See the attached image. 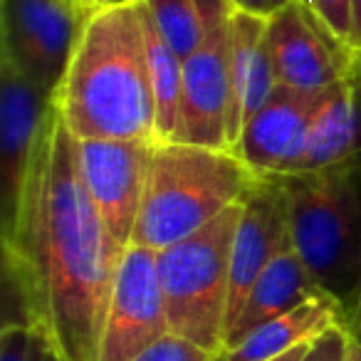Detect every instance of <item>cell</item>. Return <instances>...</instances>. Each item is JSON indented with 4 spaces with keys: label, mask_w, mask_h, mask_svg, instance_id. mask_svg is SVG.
I'll return each mask as SVG.
<instances>
[{
    "label": "cell",
    "mask_w": 361,
    "mask_h": 361,
    "mask_svg": "<svg viewBox=\"0 0 361 361\" xmlns=\"http://www.w3.org/2000/svg\"><path fill=\"white\" fill-rule=\"evenodd\" d=\"M235 11H243V13H250V16H257V18H272L275 13L285 11L287 6L297 3V0H231Z\"/></svg>",
    "instance_id": "cb8c5ba5"
},
{
    "label": "cell",
    "mask_w": 361,
    "mask_h": 361,
    "mask_svg": "<svg viewBox=\"0 0 361 361\" xmlns=\"http://www.w3.org/2000/svg\"><path fill=\"white\" fill-rule=\"evenodd\" d=\"M351 346V331L346 324H334L312 341L305 361H346Z\"/></svg>",
    "instance_id": "603a6c76"
},
{
    "label": "cell",
    "mask_w": 361,
    "mask_h": 361,
    "mask_svg": "<svg viewBox=\"0 0 361 361\" xmlns=\"http://www.w3.org/2000/svg\"><path fill=\"white\" fill-rule=\"evenodd\" d=\"M94 3V8H99V6H106V0H92Z\"/></svg>",
    "instance_id": "1f68e13d"
},
{
    "label": "cell",
    "mask_w": 361,
    "mask_h": 361,
    "mask_svg": "<svg viewBox=\"0 0 361 361\" xmlns=\"http://www.w3.org/2000/svg\"><path fill=\"white\" fill-rule=\"evenodd\" d=\"M126 247L111 238L77 166L75 136L57 116L42 144L16 233L3 240L20 322L65 361H99L106 305Z\"/></svg>",
    "instance_id": "6da1fadb"
},
{
    "label": "cell",
    "mask_w": 361,
    "mask_h": 361,
    "mask_svg": "<svg viewBox=\"0 0 361 361\" xmlns=\"http://www.w3.org/2000/svg\"><path fill=\"white\" fill-rule=\"evenodd\" d=\"M314 297H322V290L310 277V272H307L305 262L297 255L295 247H285L265 267V272L257 277L252 290L247 292L235 322L228 326L226 336H223V351L233 349L238 341L252 334L257 326L267 324V322L277 319L282 314H290L292 310L314 300Z\"/></svg>",
    "instance_id": "9a60e30c"
},
{
    "label": "cell",
    "mask_w": 361,
    "mask_h": 361,
    "mask_svg": "<svg viewBox=\"0 0 361 361\" xmlns=\"http://www.w3.org/2000/svg\"><path fill=\"white\" fill-rule=\"evenodd\" d=\"M42 361H65L60 354H57V349L52 344H47V349H45V356H42Z\"/></svg>",
    "instance_id": "f1b7e54d"
},
{
    "label": "cell",
    "mask_w": 361,
    "mask_h": 361,
    "mask_svg": "<svg viewBox=\"0 0 361 361\" xmlns=\"http://www.w3.org/2000/svg\"><path fill=\"white\" fill-rule=\"evenodd\" d=\"M57 121L52 97L0 62V201L3 240L16 233L42 144Z\"/></svg>",
    "instance_id": "52a82bcc"
},
{
    "label": "cell",
    "mask_w": 361,
    "mask_h": 361,
    "mask_svg": "<svg viewBox=\"0 0 361 361\" xmlns=\"http://www.w3.org/2000/svg\"><path fill=\"white\" fill-rule=\"evenodd\" d=\"M346 361H361V344L351 336V346H349V356H346Z\"/></svg>",
    "instance_id": "83f0119b"
},
{
    "label": "cell",
    "mask_w": 361,
    "mask_h": 361,
    "mask_svg": "<svg viewBox=\"0 0 361 361\" xmlns=\"http://www.w3.org/2000/svg\"><path fill=\"white\" fill-rule=\"evenodd\" d=\"M297 3H302V6H307V8H312V3H314V0H297Z\"/></svg>",
    "instance_id": "4dcf8cb0"
},
{
    "label": "cell",
    "mask_w": 361,
    "mask_h": 361,
    "mask_svg": "<svg viewBox=\"0 0 361 361\" xmlns=\"http://www.w3.org/2000/svg\"><path fill=\"white\" fill-rule=\"evenodd\" d=\"M141 23H144L151 90L156 102V131H159V141H171L176 134V119H178L183 60L164 40L144 0H141Z\"/></svg>",
    "instance_id": "d6986e66"
},
{
    "label": "cell",
    "mask_w": 361,
    "mask_h": 361,
    "mask_svg": "<svg viewBox=\"0 0 361 361\" xmlns=\"http://www.w3.org/2000/svg\"><path fill=\"white\" fill-rule=\"evenodd\" d=\"M90 13L80 0H0V62L57 99Z\"/></svg>",
    "instance_id": "8992f818"
},
{
    "label": "cell",
    "mask_w": 361,
    "mask_h": 361,
    "mask_svg": "<svg viewBox=\"0 0 361 361\" xmlns=\"http://www.w3.org/2000/svg\"><path fill=\"white\" fill-rule=\"evenodd\" d=\"M329 92L331 87L292 90L277 85L270 99L243 126L233 151L250 166L255 176L297 173L312 121L324 106Z\"/></svg>",
    "instance_id": "7c38bea8"
},
{
    "label": "cell",
    "mask_w": 361,
    "mask_h": 361,
    "mask_svg": "<svg viewBox=\"0 0 361 361\" xmlns=\"http://www.w3.org/2000/svg\"><path fill=\"white\" fill-rule=\"evenodd\" d=\"M109 3L111 6H119V3H134V0H106V6H109Z\"/></svg>",
    "instance_id": "f546056e"
},
{
    "label": "cell",
    "mask_w": 361,
    "mask_h": 361,
    "mask_svg": "<svg viewBox=\"0 0 361 361\" xmlns=\"http://www.w3.org/2000/svg\"><path fill=\"white\" fill-rule=\"evenodd\" d=\"M359 65H361V52H359Z\"/></svg>",
    "instance_id": "836d02e7"
},
{
    "label": "cell",
    "mask_w": 361,
    "mask_h": 361,
    "mask_svg": "<svg viewBox=\"0 0 361 361\" xmlns=\"http://www.w3.org/2000/svg\"><path fill=\"white\" fill-rule=\"evenodd\" d=\"M277 178L287 196L292 247L349 322L361 300V154Z\"/></svg>",
    "instance_id": "3957f363"
},
{
    "label": "cell",
    "mask_w": 361,
    "mask_h": 361,
    "mask_svg": "<svg viewBox=\"0 0 361 361\" xmlns=\"http://www.w3.org/2000/svg\"><path fill=\"white\" fill-rule=\"evenodd\" d=\"M310 346H312V341H305V344L295 346V349L285 351V354H280V356H272V359H267V361H305Z\"/></svg>",
    "instance_id": "484cf974"
},
{
    "label": "cell",
    "mask_w": 361,
    "mask_h": 361,
    "mask_svg": "<svg viewBox=\"0 0 361 361\" xmlns=\"http://www.w3.org/2000/svg\"><path fill=\"white\" fill-rule=\"evenodd\" d=\"M354 23H351V50L361 52V0H351Z\"/></svg>",
    "instance_id": "d4e9b609"
},
{
    "label": "cell",
    "mask_w": 361,
    "mask_h": 361,
    "mask_svg": "<svg viewBox=\"0 0 361 361\" xmlns=\"http://www.w3.org/2000/svg\"><path fill=\"white\" fill-rule=\"evenodd\" d=\"M213 359L216 356L203 351L201 346L180 339L176 334H169L134 361H213Z\"/></svg>",
    "instance_id": "7402d4cb"
},
{
    "label": "cell",
    "mask_w": 361,
    "mask_h": 361,
    "mask_svg": "<svg viewBox=\"0 0 361 361\" xmlns=\"http://www.w3.org/2000/svg\"><path fill=\"white\" fill-rule=\"evenodd\" d=\"M47 344L40 329L11 322L0 329V361H42Z\"/></svg>",
    "instance_id": "ffe728a7"
},
{
    "label": "cell",
    "mask_w": 361,
    "mask_h": 361,
    "mask_svg": "<svg viewBox=\"0 0 361 361\" xmlns=\"http://www.w3.org/2000/svg\"><path fill=\"white\" fill-rule=\"evenodd\" d=\"M169 47L188 60L235 13L231 0H144Z\"/></svg>",
    "instance_id": "ac0fdd59"
},
{
    "label": "cell",
    "mask_w": 361,
    "mask_h": 361,
    "mask_svg": "<svg viewBox=\"0 0 361 361\" xmlns=\"http://www.w3.org/2000/svg\"><path fill=\"white\" fill-rule=\"evenodd\" d=\"M346 326H349L351 336H354V339L361 344V300H359V305H356V310L351 312V317H349V322H346Z\"/></svg>",
    "instance_id": "4316f807"
},
{
    "label": "cell",
    "mask_w": 361,
    "mask_h": 361,
    "mask_svg": "<svg viewBox=\"0 0 361 361\" xmlns=\"http://www.w3.org/2000/svg\"><path fill=\"white\" fill-rule=\"evenodd\" d=\"M322 25L331 32L339 42L351 47V23H354V11L351 0H314L310 8Z\"/></svg>",
    "instance_id": "44dd1931"
},
{
    "label": "cell",
    "mask_w": 361,
    "mask_h": 361,
    "mask_svg": "<svg viewBox=\"0 0 361 361\" xmlns=\"http://www.w3.org/2000/svg\"><path fill=\"white\" fill-rule=\"evenodd\" d=\"M361 154V65L331 87L312 121L297 173L319 171Z\"/></svg>",
    "instance_id": "2e32d148"
},
{
    "label": "cell",
    "mask_w": 361,
    "mask_h": 361,
    "mask_svg": "<svg viewBox=\"0 0 361 361\" xmlns=\"http://www.w3.org/2000/svg\"><path fill=\"white\" fill-rule=\"evenodd\" d=\"M231 149H235L243 126L270 99L277 87L267 47V18L235 11L231 18Z\"/></svg>",
    "instance_id": "5bb4252c"
},
{
    "label": "cell",
    "mask_w": 361,
    "mask_h": 361,
    "mask_svg": "<svg viewBox=\"0 0 361 361\" xmlns=\"http://www.w3.org/2000/svg\"><path fill=\"white\" fill-rule=\"evenodd\" d=\"M240 206L243 213L231 252V295H228L226 331L235 322L257 277L285 247L292 245L287 196L277 176H257L250 191L243 196Z\"/></svg>",
    "instance_id": "4fadbf2b"
},
{
    "label": "cell",
    "mask_w": 361,
    "mask_h": 361,
    "mask_svg": "<svg viewBox=\"0 0 361 361\" xmlns=\"http://www.w3.org/2000/svg\"><path fill=\"white\" fill-rule=\"evenodd\" d=\"M267 47L277 85L292 90H326L356 67L359 52L339 42L302 3L267 18Z\"/></svg>",
    "instance_id": "8fae6325"
},
{
    "label": "cell",
    "mask_w": 361,
    "mask_h": 361,
    "mask_svg": "<svg viewBox=\"0 0 361 361\" xmlns=\"http://www.w3.org/2000/svg\"><path fill=\"white\" fill-rule=\"evenodd\" d=\"M231 20L183 60L180 104L171 141L231 149Z\"/></svg>",
    "instance_id": "30bf717a"
},
{
    "label": "cell",
    "mask_w": 361,
    "mask_h": 361,
    "mask_svg": "<svg viewBox=\"0 0 361 361\" xmlns=\"http://www.w3.org/2000/svg\"><path fill=\"white\" fill-rule=\"evenodd\" d=\"M171 334L156 250L129 245L114 275L99 361H134Z\"/></svg>",
    "instance_id": "ba28073f"
},
{
    "label": "cell",
    "mask_w": 361,
    "mask_h": 361,
    "mask_svg": "<svg viewBox=\"0 0 361 361\" xmlns=\"http://www.w3.org/2000/svg\"><path fill=\"white\" fill-rule=\"evenodd\" d=\"M257 176L233 149L159 141L131 245L164 250L243 201Z\"/></svg>",
    "instance_id": "277c9868"
},
{
    "label": "cell",
    "mask_w": 361,
    "mask_h": 361,
    "mask_svg": "<svg viewBox=\"0 0 361 361\" xmlns=\"http://www.w3.org/2000/svg\"><path fill=\"white\" fill-rule=\"evenodd\" d=\"M334 324H346L341 310L329 297H314L292 310L290 314H282L257 326L233 349L218 354L216 361H267L305 344V341H314Z\"/></svg>",
    "instance_id": "e0dca14e"
},
{
    "label": "cell",
    "mask_w": 361,
    "mask_h": 361,
    "mask_svg": "<svg viewBox=\"0 0 361 361\" xmlns=\"http://www.w3.org/2000/svg\"><path fill=\"white\" fill-rule=\"evenodd\" d=\"M80 3H82V0H80Z\"/></svg>",
    "instance_id": "e575fe53"
},
{
    "label": "cell",
    "mask_w": 361,
    "mask_h": 361,
    "mask_svg": "<svg viewBox=\"0 0 361 361\" xmlns=\"http://www.w3.org/2000/svg\"><path fill=\"white\" fill-rule=\"evenodd\" d=\"M243 206L235 203L193 235L156 252L171 334L218 356L223 351L231 252Z\"/></svg>",
    "instance_id": "5b68a950"
},
{
    "label": "cell",
    "mask_w": 361,
    "mask_h": 361,
    "mask_svg": "<svg viewBox=\"0 0 361 361\" xmlns=\"http://www.w3.org/2000/svg\"><path fill=\"white\" fill-rule=\"evenodd\" d=\"M82 3H85V6H90V8H94V3H92V0H82Z\"/></svg>",
    "instance_id": "d6a6232c"
},
{
    "label": "cell",
    "mask_w": 361,
    "mask_h": 361,
    "mask_svg": "<svg viewBox=\"0 0 361 361\" xmlns=\"http://www.w3.org/2000/svg\"><path fill=\"white\" fill-rule=\"evenodd\" d=\"M151 141L75 139L82 183L119 245L129 247L149 176Z\"/></svg>",
    "instance_id": "9c48e42d"
},
{
    "label": "cell",
    "mask_w": 361,
    "mask_h": 361,
    "mask_svg": "<svg viewBox=\"0 0 361 361\" xmlns=\"http://www.w3.org/2000/svg\"><path fill=\"white\" fill-rule=\"evenodd\" d=\"M55 104L75 139L159 144L141 0L92 8Z\"/></svg>",
    "instance_id": "7a4b0ae2"
}]
</instances>
